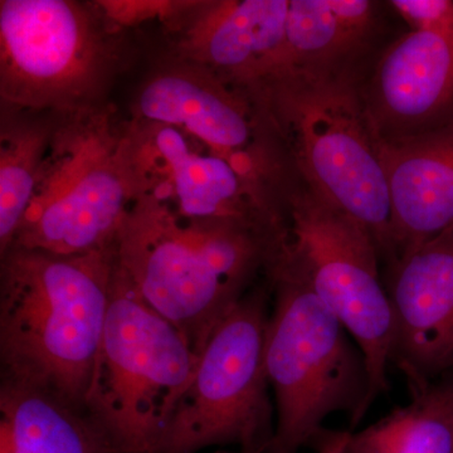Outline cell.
Listing matches in <instances>:
<instances>
[{
    "label": "cell",
    "instance_id": "1",
    "mask_svg": "<svg viewBox=\"0 0 453 453\" xmlns=\"http://www.w3.org/2000/svg\"><path fill=\"white\" fill-rule=\"evenodd\" d=\"M115 271V243L79 256L23 249L3 255L2 383L42 390L83 412Z\"/></svg>",
    "mask_w": 453,
    "mask_h": 453
},
{
    "label": "cell",
    "instance_id": "2",
    "mask_svg": "<svg viewBox=\"0 0 453 453\" xmlns=\"http://www.w3.org/2000/svg\"><path fill=\"white\" fill-rule=\"evenodd\" d=\"M280 249L276 238L241 223L181 219L149 195L134 203L115 240L122 273L198 356Z\"/></svg>",
    "mask_w": 453,
    "mask_h": 453
},
{
    "label": "cell",
    "instance_id": "3",
    "mask_svg": "<svg viewBox=\"0 0 453 453\" xmlns=\"http://www.w3.org/2000/svg\"><path fill=\"white\" fill-rule=\"evenodd\" d=\"M303 187L365 226L392 264V211L359 76L280 74L256 91Z\"/></svg>",
    "mask_w": 453,
    "mask_h": 453
},
{
    "label": "cell",
    "instance_id": "4",
    "mask_svg": "<svg viewBox=\"0 0 453 453\" xmlns=\"http://www.w3.org/2000/svg\"><path fill=\"white\" fill-rule=\"evenodd\" d=\"M273 308L265 365L275 395V434L266 453H297L324 434L330 414L363 419L369 378L365 357L335 315L282 255L267 271Z\"/></svg>",
    "mask_w": 453,
    "mask_h": 453
},
{
    "label": "cell",
    "instance_id": "5",
    "mask_svg": "<svg viewBox=\"0 0 453 453\" xmlns=\"http://www.w3.org/2000/svg\"><path fill=\"white\" fill-rule=\"evenodd\" d=\"M198 357L186 335L142 300L116 261L83 410L110 453H162Z\"/></svg>",
    "mask_w": 453,
    "mask_h": 453
},
{
    "label": "cell",
    "instance_id": "6",
    "mask_svg": "<svg viewBox=\"0 0 453 453\" xmlns=\"http://www.w3.org/2000/svg\"><path fill=\"white\" fill-rule=\"evenodd\" d=\"M140 196L133 130H116L92 107L67 113L53 127L11 249L57 256L105 250Z\"/></svg>",
    "mask_w": 453,
    "mask_h": 453
},
{
    "label": "cell",
    "instance_id": "7",
    "mask_svg": "<svg viewBox=\"0 0 453 453\" xmlns=\"http://www.w3.org/2000/svg\"><path fill=\"white\" fill-rule=\"evenodd\" d=\"M292 187V186H291ZM283 193L288 234L280 255L295 265L365 357L369 387L363 418L388 390L395 315L380 277V253L356 220L303 184Z\"/></svg>",
    "mask_w": 453,
    "mask_h": 453
},
{
    "label": "cell",
    "instance_id": "8",
    "mask_svg": "<svg viewBox=\"0 0 453 453\" xmlns=\"http://www.w3.org/2000/svg\"><path fill=\"white\" fill-rule=\"evenodd\" d=\"M267 299V288H253L217 325L170 422L162 453L213 446L267 452L275 434L265 365Z\"/></svg>",
    "mask_w": 453,
    "mask_h": 453
},
{
    "label": "cell",
    "instance_id": "9",
    "mask_svg": "<svg viewBox=\"0 0 453 453\" xmlns=\"http://www.w3.org/2000/svg\"><path fill=\"white\" fill-rule=\"evenodd\" d=\"M100 20L70 0L0 2V95L8 105L91 109L111 70Z\"/></svg>",
    "mask_w": 453,
    "mask_h": 453
},
{
    "label": "cell",
    "instance_id": "10",
    "mask_svg": "<svg viewBox=\"0 0 453 453\" xmlns=\"http://www.w3.org/2000/svg\"><path fill=\"white\" fill-rule=\"evenodd\" d=\"M411 26L380 57L360 95L378 142L410 139L449 120L453 104V2L405 0Z\"/></svg>",
    "mask_w": 453,
    "mask_h": 453
},
{
    "label": "cell",
    "instance_id": "11",
    "mask_svg": "<svg viewBox=\"0 0 453 453\" xmlns=\"http://www.w3.org/2000/svg\"><path fill=\"white\" fill-rule=\"evenodd\" d=\"M131 130L142 195L175 207L184 220H229L279 241L286 237L283 205L225 157L196 151L190 136L166 125Z\"/></svg>",
    "mask_w": 453,
    "mask_h": 453
},
{
    "label": "cell",
    "instance_id": "12",
    "mask_svg": "<svg viewBox=\"0 0 453 453\" xmlns=\"http://www.w3.org/2000/svg\"><path fill=\"white\" fill-rule=\"evenodd\" d=\"M138 109L146 121L183 131L259 186L279 177L281 166L262 145L261 127L270 124L257 100L205 68L155 77L142 88Z\"/></svg>",
    "mask_w": 453,
    "mask_h": 453
},
{
    "label": "cell",
    "instance_id": "13",
    "mask_svg": "<svg viewBox=\"0 0 453 453\" xmlns=\"http://www.w3.org/2000/svg\"><path fill=\"white\" fill-rule=\"evenodd\" d=\"M392 365L410 388L453 369V228L390 265Z\"/></svg>",
    "mask_w": 453,
    "mask_h": 453
},
{
    "label": "cell",
    "instance_id": "14",
    "mask_svg": "<svg viewBox=\"0 0 453 453\" xmlns=\"http://www.w3.org/2000/svg\"><path fill=\"white\" fill-rule=\"evenodd\" d=\"M290 0H223L202 5L181 49L205 70L255 94L286 70Z\"/></svg>",
    "mask_w": 453,
    "mask_h": 453
},
{
    "label": "cell",
    "instance_id": "15",
    "mask_svg": "<svg viewBox=\"0 0 453 453\" xmlns=\"http://www.w3.org/2000/svg\"><path fill=\"white\" fill-rule=\"evenodd\" d=\"M392 211V264L453 228V119L378 142Z\"/></svg>",
    "mask_w": 453,
    "mask_h": 453
},
{
    "label": "cell",
    "instance_id": "16",
    "mask_svg": "<svg viewBox=\"0 0 453 453\" xmlns=\"http://www.w3.org/2000/svg\"><path fill=\"white\" fill-rule=\"evenodd\" d=\"M377 27L368 0H290L285 73L357 76Z\"/></svg>",
    "mask_w": 453,
    "mask_h": 453
},
{
    "label": "cell",
    "instance_id": "17",
    "mask_svg": "<svg viewBox=\"0 0 453 453\" xmlns=\"http://www.w3.org/2000/svg\"><path fill=\"white\" fill-rule=\"evenodd\" d=\"M0 453H110L86 414L42 390L0 384Z\"/></svg>",
    "mask_w": 453,
    "mask_h": 453
},
{
    "label": "cell",
    "instance_id": "18",
    "mask_svg": "<svg viewBox=\"0 0 453 453\" xmlns=\"http://www.w3.org/2000/svg\"><path fill=\"white\" fill-rule=\"evenodd\" d=\"M410 390V403L350 432L347 453H453V386Z\"/></svg>",
    "mask_w": 453,
    "mask_h": 453
},
{
    "label": "cell",
    "instance_id": "19",
    "mask_svg": "<svg viewBox=\"0 0 453 453\" xmlns=\"http://www.w3.org/2000/svg\"><path fill=\"white\" fill-rule=\"evenodd\" d=\"M53 127H3L0 142V255H5L32 201Z\"/></svg>",
    "mask_w": 453,
    "mask_h": 453
},
{
    "label": "cell",
    "instance_id": "20",
    "mask_svg": "<svg viewBox=\"0 0 453 453\" xmlns=\"http://www.w3.org/2000/svg\"><path fill=\"white\" fill-rule=\"evenodd\" d=\"M349 437L350 431L332 432L325 429L324 434L314 443L315 453H347Z\"/></svg>",
    "mask_w": 453,
    "mask_h": 453
}]
</instances>
